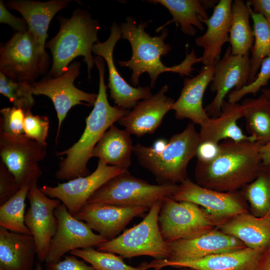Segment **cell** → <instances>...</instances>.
Masks as SVG:
<instances>
[{
    "label": "cell",
    "instance_id": "5b68a950",
    "mask_svg": "<svg viewBox=\"0 0 270 270\" xmlns=\"http://www.w3.org/2000/svg\"><path fill=\"white\" fill-rule=\"evenodd\" d=\"M194 124L190 122L184 130L173 135L160 152L140 144L134 146L133 153L140 164L160 184H176L188 178V164L196 156L200 142Z\"/></svg>",
    "mask_w": 270,
    "mask_h": 270
},
{
    "label": "cell",
    "instance_id": "681fc988",
    "mask_svg": "<svg viewBox=\"0 0 270 270\" xmlns=\"http://www.w3.org/2000/svg\"><path fill=\"white\" fill-rule=\"evenodd\" d=\"M35 270H42V266L40 263H37L36 264V268Z\"/></svg>",
    "mask_w": 270,
    "mask_h": 270
},
{
    "label": "cell",
    "instance_id": "bcb514c9",
    "mask_svg": "<svg viewBox=\"0 0 270 270\" xmlns=\"http://www.w3.org/2000/svg\"><path fill=\"white\" fill-rule=\"evenodd\" d=\"M260 153L263 166L270 165V141L262 146Z\"/></svg>",
    "mask_w": 270,
    "mask_h": 270
},
{
    "label": "cell",
    "instance_id": "6da1fadb",
    "mask_svg": "<svg viewBox=\"0 0 270 270\" xmlns=\"http://www.w3.org/2000/svg\"><path fill=\"white\" fill-rule=\"evenodd\" d=\"M252 140L228 139L220 144L218 156L212 161H197L194 177L198 184L213 190L237 191L254 181L263 168L260 149Z\"/></svg>",
    "mask_w": 270,
    "mask_h": 270
},
{
    "label": "cell",
    "instance_id": "7bdbcfd3",
    "mask_svg": "<svg viewBox=\"0 0 270 270\" xmlns=\"http://www.w3.org/2000/svg\"><path fill=\"white\" fill-rule=\"evenodd\" d=\"M220 150V143L210 141L200 142L196 156L197 161L203 162L212 161L218 156Z\"/></svg>",
    "mask_w": 270,
    "mask_h": 270
},
{
    "label": "cell",
    "instance_id": "9a60e30c",
    "mask_svg": "<svg viewBox=\"0 0 270 270\" xmlns=\"http://www.w3.org/2000/svg\"><path fill=\"white\" fill-rule=\"evenodd\" d=\"M27 198L30 207L26 213L25 224L35 240L38 260L45 262L57 228L54 210L61 202L44 194L38 187L37 182L30 184Z\"/></svg>",
    "mask_w": 270,
    "mask_h": 270
},
{
    "label": "cell",
    "instance_id": "30bf717a",
    "mask_svg": "<svg viewBox=\"0 0 270 270\" xmlns=\"http://www.w3.org/2000/svg\"><path fill=\"white\" fill-rule=\"evenodd\" d=\"M46 154V146L24 134L12 136L0 132L2 162L14 176L20 188L38 182L42 174L38 162Z\"/></svg>",
    "mask_w": 270,
    "mask_h": 270
},
{
    "label": "cell",
    "instance_id": "52a82bcc",
    "mask_svg": "<svg viewBox=\"0 0 270 270\" xmlns=\"http://www.w3.org/2000/svg\"><path fill=\"white\" fill-rule=\"evenodd\" d=\"M162 201L154 204L139 224L100 244L97 250L125 258L146 256L155 260L168 259L170 256L168 244L162 236L158 222Z\"/></svg>",
    "mask_w": 270,
    "mask_h": 270
},
{
    "label": "cell",
    "instance_id": "277c9868",
    "mask_svg": "<svg viewBox=\"0 0 270 270\" xmlns=\"http://www.w3.org/2000/svg\"><path fill=\"white\" fill-rule=\"evenodd\" d=\"M60 30L46 42V48L52 54V64L46 77L56 78L63 74L75 58L82 56L88 68V78L95 65L92 46L100 41L98 34L100 26L96 20L84 9L74 10L70 18L60 17Z\"/></svg>",
    "mask_w": 270,
    "mask_h": 270
},
{
    "label": "cell",
    "instance_id": "8fae6325",
    "mask_svg": "<svg viewBox=\"0 0 270 270\" xmlns=\"http://www.w3.org/2000/svg\"><path fill=\"white\" fill-rule=\"evenodd\" d=\"M80 62H72L66 70L56 78H48L32 84L34 95H44L52 101L57 114V142L62 122L69 110L78 104L94 105L98 94L82 90L74 84L80 74Z\"/></svg>",
    "mask_w": 270,
    "mask_h": 270
},
{
    "label": "cell",
    "instance_id": "ab89813d",
    "mask_svg": "<svg viewBox=\"0 0 270 270\" xmlns=\"http://www.w3.org/2000/svg\"><path fill=\"white\" fill-rule=\"evenodd\" d=\"M20 189L14 176L0 162V206L12 197Z\"/></svg>",
    "mask_w": 270,
    "mask_h": 270
},
{
    "label": "cell",
    "instance_id": "d6986e66",
    "mask_svg": "<svg viewBox=\"0 0 270 270\" xmlns=\"http://www.w3.org/2000/svg\"><path fill=\"white\" fill-rule=\"evenodd\" d=\"M150 210L144 206H126L108 204H86L76 214L93 230L112 240L135 217Z\"/></svg>",
    "mask_w": 270,
    "mask_h": 270
},
{
    "label": "cell",
    "instance_id": "ee69618b",
    "mask_svg": "<svg viewBox=\"0 0 270 270\" xmlns=\"http://www.w3.org/2000/svg\"><path fill=\"white\" fill-rule=\"evenodd\" d=\"M246 3L253 12L262 15L270 24V0H249Z\"/></svg>",
    "mask_w": 270,
    "mask_h": 270
},
{
    "label": "cell",
    "instance_id": "7dc6e473",
    "mask_svg": "<svg viewBox=\"0 0 270 270\" xmlns=\"http://www.w3.org/2000/svg\"><path fill=\"white\" fill-rule=\"evenodd\" d=\"M168 142L164 139H159L154 142L152 148L156 152H160L162 150L166 147Z\"/></svg>",
    "mask_w": 270,
    "mask_h": 270
},
{
    "label": "cell",
    "instance_id": "d4e9b609",
    "mask_svg": "<svg viewBox=\"0 0 270 270\" xmlns=\"http://www.w3.org/2000/svg\"><path fill=\"white\" fill-rule=\"evenodd\" d=\"M36 246L31 234L0 227V268L32 270Z\"/></svg>",
    "mask_w": 270,
    "mask_h": 270
},
{
    "label": "cell",
    "instance_id": "2e32d148",
    "mask_svg": "<svg viewBox=\"0 0 270 270\" xmlns=\"http://www.w3.org/2000/svg\"><path fill=\"white\" fill-rule=\"evenodd\" d=\"M250 68L249 52L234 55L230 46H228L222 58L215 64L210 90L212 92H216V95L204 108L209 116L217 118L220 115L224 98L232 88L238 90L248 84Z\"/></svg>",
    "mask_w": 270,
    "mask_h": 270
},
{
    "label": "cell",
    "instance_id": "ba28073f",
    "mask_svg": "<svg viewBox=\"0 0 270 270\" xmlns=\"http://www.w3.org/2000/svg\"><path fill=\"white\" fill-rule=\"evenodd\" d=\"M48 55L28 30L14 32L0 48V72L15 80L30 84L48 66Z\"/></svg>",
    "mask_w": 270,
    "mask_h": 270
},
{
    "label": "cell",
    "instance_id": "ffe728a7",
    "mask_svg": "<svg viewBox=\"0 0 270 270\" xmlns=\"http://www.w3.org/2000/svg\"><path fill=\"white\" fill-rule=\"evenodd\" d=\"M168 90V86L164 85L156 94L138 102L118 120L119 124L138 137L154 133L175 102L166 94Z\"/></svg>",
    "mask_w": 270,
    "mask_h": 270
},
{
    "label": "cell",
    "instance_id": "3957f363",
    "mask_svg": "<svg viewBox=\"0 0 270 270\" xmlns=\"http://www.w3.org/2000/svg\"><path fill=\"white\" fill-rule=\"evenodd\" d=\"M94 63L99 74L97 98L86 119V127L80 139L67 150L56 154L57 156H66L56 172L58 180H70L89 174L87 165L95 146L105 132L130 111L110 104L104 80V59L95 56Z\"/></svg>",
    "mask_w": 270,
    "mask_h": 270
},
{
    "label": "cell",
    "instance_id": "f6af8a7d",
    "mask_svg": "<svg viewBox=\"0 0 270 270\" xmlns=\"http://www.w3.org/2000/svg\"><path fill=\"white\" fill-rule=\"evenodd\" d=\"M257 270H270V242L262 253Z\"/></svg>",
    "mask_w": 270,
    "mask_h": 270
},
{
    "label": "cell",
    "instance_id": "e575fe53",
    "mask_svg": "<svg viewBox=\"0 0 270 270\" xmlns=\"http://www.w3.org/2000/svg\"><path fill=\"white\" fill-rule=\"evenodd\" d=\"M0 93L7 98L15 107L24 112L31 111L35 100L32 84L10 78L0 72Z\"/></svg>",
    "mask_w": 270,
    "mask_h": 270
},
{
    "label": "cell",
    "instance_id": "f907efd6",
    "mask_svg": "<svg viewBox=\"0 0 270 270\" xmlns=\"http://www.w3.org/2000/svg\"><path fill=\"white\" fill-rule=\"evenodd\" d=\"M264 170H266L268 171V172H270V165H268V166H264ZM269 178V177H268ZM270 179V178H269Z\"/></svg>",
    "mask_w": 270,
    "mask_h": 270
},
{
    "label": "cell",
    "instance_id": "cb8c5ba5",
    "mask_svg": "<svg viewBox=\"0 0 270 270\" xmlns=\"http://www.w3.org/2000/svg\"><path fill=\"white\" fill-rule=\"evenodd\" d=\"M72 1L12 0L8 1L6 6L22 16L28 24V30L35 38L41 49L46 52L48 31L52 20L57 12L66 8Z\"/></svg>",
    "mask_w": 270,
    "mask_h": 270
},
{
    "label": "cell",
    "instance_id": "f5cc1de1",
    "mask_svg": "<svg viewBox=\"0 0 270 270\" xmlns=\"http://www.w3.org/2000/svg\"><path fill=\"white\" fill-rule=\"evenodd\" d=\"M152 270H161V268H154Z\"/></svg>",
    "mask_w": 270,
    "mask_h": 270
},
{
    "label": "cell",
    "instance_id": "e0dca14e",
    "mask_svg": "<svg viewBox=\"0 0 270 270\" xmlns=\"http://www.w3.org/2000/svg\"><path fill=\"white\" fill-rule=\"evenodd\" d=\"M110 29L108 38L104 42L95 44L92 52L102 57L107 64L110 98L116 106L128 110L133 108L139 100L150 96L152 94V88L150 86H132L120 75L114 62L113 52L116 44L122 38L121 29L115 22Z\"/></svg>",
    "mask_w": 270,
    "mask_h": 270
},
{
    "label": "cell",
    "instance_id": "9c48e42d",
    "mask_svg": "<svg viewBox=\"0 0 270 270\" xmlns=\"http://www.w3.org/2000/svg\"><path fill=\"white\" fill-rule=\"evenodd\" d=\"M158 222L162 236L167 243L204 234L222 224L198 205L176 201L171 197L162 202Z\"/></svg>",
    "mask_w": 270,
    "mask_h": 270
},
{
    "label": "cell",
    "instance_id": "603a6c76",
    "mask_svg": "<svg viewBox=\"0 0 270 270\" xmlns=\"http://www.w3.org/2000/svg\"><path fill=\"white\" fill-rule=\"evenodd\" d=\"M232 3L231 0H220L214 6L210 17L208 19L200 18L207 30L195 39V44L204 48L200 56L204 66L211 65L220 59L223 45L228 42Z\"/></svg>",
    "mask_w": 270,
    "mask_h": 270
},
{
    "label": "cell",
    "instance_id": "7a4b0ae2",
    "mask_svg": "<svg viewBox=\"0 0 270 270\" xmlns=\"http://www.w3.org/2000/svg\"><path fill=\"white\" fill-rule=\"evenodd\" d=\"M148 26L146 22L138 24L131 16L126 18V22L120 26L122 38L127 40L130 44L132 56L128 60H120L118 64L121 67H128L132 70L130 82L137 86L140 76L147 72L150 78L151 88H154L158 76L164 72H173L180 76H190L195 69L193 65L202 62L192 49L186 52L184 59L178 64L166 66L160 60L162 56L168 54L172 46L164 42L168 34L166 28L162 30L160 36H150L145 31Z\"/></svg>",
    "mask_w": 270,
    "mask_h": 270
},
{
    "label": "cell",
    "instance_id": "4316f807",
    "mask_svg": "<svg viewBox=\"0 0 270 270\" xmlns=\"http://www.w3.org/2000/svg\"><path fill=\"white\" fill-rule=\"evenodd\" d=\"M242 117V104L224 100L220 115L217 118H210L200 126L198 132L200 142L210 141L219 144L220 140L228 139L238 142L253 141L250 136L243 133L237 124V121Z\"/></svg>",
    "mask_w": 270,
    "mask_h": 270
},
{
    "label": "cell",
    "instance_id": "4dcf8cb0",
    "mask_svg": "<svg viewBox=\"0 0 270 270\" xmlns=\"http://www.w3.org/2000/svg\"><path fill=\"white\" fill-rule=\"evenodd\" d=\"M247 131L252 140L264 144L270 141V104L262 94L242 103Z\"/></svg>",
    "mask_w": 270,
    "mask_h": 270
},
{
    "label": "cell",
    "instance_id": "1f68e13d",
    "mask_svg": "<svg viewBox=\"0 0 270 270\" xmlns=\"http://www.w3.org/2000/svg\"><path fill=\"white\" fill-rule=\"evenodd\" d=\"M250 10L254 42L250 50V68L248 84L256 78L262 60L270 57V24L262 15L253 12L250 7Z\"/></svg>",
    "mask_w": 270,
    "mask_h": 270
},
{
    "label": "cell",
    "instance_id": "c3c4849f",
    "mask_svg": "<svg viewBox=\"0 0 270 270\" xmlns=\"http://www.w3.org/2000/svg\"><path fill=\"white\" fill-rule=\"evenodd\" d=\"M262 94L264 96L267 102L270 104V89L262 88Z\"/></svg>",
    "mask_w": 270,
    "mask_h": 270
},
{
    "label": "cell",
    "instance_id": "7c38bea8",
    "mask_svg": "<svg viewBox=\"0 0 270 270\" xmlns=\"http://www.w3.org/2000/svg\"><path fill=\"white\" fill-rule=\"evenodd\" d=\"M54 215L57 228L50 244L46 263L56 262L74 250L97 247L108 240L94 233L85 222L71 214L62 203L56 208Z\"/></svg>",
    "mask_w": 270,
    "mask_h": 270
},
{
    "label": "cell",
    "instance_id": "5bb4252c",
    "mask_svg": "<svg viewBox=\"0 0 270 270\" xmlns=\"http://www.w3.org/2000/svg\"><path fill=\"white\" fill-rule=\"evenodd\" d=\"M178 202L200 206L222 223L246 212L241 196L237 192H219L203 187L186 178L179 184L171 197Z\"/></svg>",
    "mask_w": 270,
    "mask_h": 270
},
{
    "label": "cell",
    "instance_id": "ac0fdd59",
    "mask_svg": "<svg viewBox=\"0 0 270 270\" xmlns=\"http://www.w3.org/2000/svg\"><path fill=\"white\" fill-rule=\"evenodd\" d=\"M168 244L170 256L166 260L172 262L196 260L247 247L236 237L216 229L193 238L178 240Z\"/></svg>",
    "mask_w": 270,
    "mask_h": 270
},
{
    "label": "cell",
    "instance_id": "8d00e7d4",
    "mask_svg": "<svg viewBox=\"0 0 270 270\" xmlns=\"http://www.w3.org/2000/svg\"><path fill=\"white\" fill-rule=\"evenodd\" d=\"M49 128L50 121L46 116L34 115L31 111L25 112L24 129V135L28 138L46 147Z\"/></svg>",
    "mask_w": 270,
    "mask_h": 270
},
{
    "label": "cell",
    "instance_id": "44dd1931",
    "mask_svg": "<svg viewBox=\"0 0 270 270\" xmlns=\"http://www.w3.org/2000/svg\"><path fill=\"white\" fill-rule=\"evenodd\" d=\"M264 250L246 247L236 251L214 254L186 262H172L166 259L154 260L148 263V268L162 269L171 266L194 270H257Z\"/></svg>",
    "mask_w": 270,
    "mask_h": 270
},
{
    "label": "cell",
    "instance_id": "74e56055",
    "mask_svg": "<svg viewBox=\"0 0 270 270\" xmlns=\"http://www.w3.org/2000/svg\"><path fill=\"white\" fill-rule=\"evenodd\" d=\"M260 72L254 81L238 90H233L228 95V102L237 103L248 94L255 95L262 88L268 85L270 80V57L266 58L262 62Z\"/></svg>",
    "mask_w": 270,
    "mask_h": 270
},
{
    "label": "cell",
    "instance_id": "f546056e",
    "mask_svg": "<svg viewBox=\"0 0 270 270\" xmlns=\"http://www.w3.org/2000/svg\"><path fill=\"white\" fill-rule=\"evenodd\" d=\"M232 22L228 42L234 55L249 52L254 42L253 30L250 22V6L243 0H236L231 8Z\"/></svg>",
    "mask_w": 270,
    "mask_h": 270
},
{
    "label": "cell",
    "instance_id": "83f0119b",
    "mask_svg": "<svg viewBox=\"0 0 270 270\" xmlns=\"http://www.w3.org/2000/svg\"><path fill=\"white\" fill-rule=\"evenodd\" d=\"M131 134L112 124L103 134L94 148L92 158L104 164L128 170L132 164L134 145Z\"/></svg>",
    "mask_w": 270,
    "mask_h": 270
},
{
    "label": "cell",
    "instance_id": "b9f144b4",
    "mask_svg": "<svg viewBox=\"0 0 270 270\" xmlns=\"http://www.w3.org/2000/svg\"><path fill=\"white\" fill-rule=\"evenodd\" d=\"M0 23L8 25L14 32H23L28 30L25 20L10 13L7 10L4 1L2 0L0 1Z\"/></svg>",
    "mask_w": 270,
    "mask_h": 270
},
{
    "label": "cell",
    "instance_id": "f35d334b",
    "mask_svg": "<svg viewBox=\"0 0 270 270\" xmlns=\"http://www.w3.org/2000/svg\"><path fill=\"white\" fill-rule=\"evenodd\" d=\"M0 132L12 136L24 134V124L25 112L13 106L0 110Z\"/></svg>",
    "mask_w": 270,
    "mask_h": 270
},
{
    "label": "cell",
    "instance_id": "f1b7e54d",
    "mask_svg": "<svg viewBox=\"0 0 270 270\" xmlns=\"http://www.w3.org/2000/svg\"><path fill=\"white\" fill-rule=\"evenodd\" d=\"M148 2L160 4L166 7L172 16V19L160 26L156 30L159 32L165 26L172 22H176L180 26L182 32L185 34L194 36L198 28L201 32L204 28L200 20L208 19L209 16L206 8H208L213 1L198 0H153Z\"/></svg>",
    "mask_w": 270,
    "mask_h": 270
},
{
    "label": "cell",
    "instance_id": "8992f818",
    "mask_svg": "<svg viewBox=\"0 0 270 270\" xmlns=\"http://www.w3.org/2000/svg\"><path fill=\"white\" fill-rule=\"evenodd\" d=\"M177 186L173 184H152L126 170L102 185L86 204L144 206L150 208L156 202L172 197Z\"/></svg>",
    "mask_w": 270,
    "mask_h": 270
},
{
    "label": "cell",
    "instance_id": "d6a6232c",
    "mask_svg": "<svg viewBox=\"0 0 270 270\" xmlns=\"http://www.w3.org/2000/svg\"><path fill=\"white\" fill-rule=\"evenodd\" d=\"M30 186L20 188L0 206V227L10 232L31 234L25 224L26 199Z\"/></svg>",
    "mask_w": 270,
    "mask_h": 270
},
{
    "label": "cell",
    "instance_id": "60d3db41",
    "mask_svg": "<svg viewBox=\"0 0 270 270\" xmlns=\"http://www.w3.org/2000/svg\"><path fill=\"white\" fill-rule=\"evenodd\" d=\"M46 270H94L84 260H78L76 256H64V259L56 262L46 263Z\"/></svg>",
    "mask_w": 270,
    "mask_h": 270
},
{
    "label": "cell",
    "instance_id": "836d02e7",
    "mask_svg": "<svg viewBox=\"0 0 270 270\" xmlns=\"http://www.w3.org/2000/svg\"><path fill=\"white\" fill-rule=\"evenodd\" d=\"M89 263L94 270H147V264L134 267L127 264L121 256L102 252L93 247L76 249L69 252Z\"/></svg>",
    "mask_w": 270,
    "mask_h": 270
},
{
    "label": "cell",
    "instance_id": "7402d4cb",
    "mask_svg": "<svg viewBox=\"0 0 270 270\" xmlns=\"http://www.w3.org/2000/svg\"><path fill=\"white\" fill-rule=\"evenodd\" d=\"M216 62L204 66L196 76L184 80L180 95L172 108L177 119L188 118L200 126L209 120L202 106V99L206 88L213 80Z\"/></svg>",
    "mask_w": 270,
    "mask_h": 270
},
{
    "label": "cell",
    "instance_id": "484cf974",
    "mask_svg": "<svg viewBox=\"0 0 270 270\" xmlns=\"http://www.w3.org/2000/svg\"><path fill=\"white\" fill-rule=\"evenodd\" d=\"M218 226L220 230L236 237L248 248L264 249L270 242V208L260 217L247 212L239 214Z\"/></svg>",
    "mask_w": 270,
    "mask_h": 270
},
{
    "label": "cell",
    "instance_id": "4fadbf2b",
    "mask_svg": "<svg viewBox=\"0 0 270 270\" xmlns=\"http://www.w3.org/2000/svg\"><path fill=\"white\" fill-rule=\"evenodd\" d=\"M124 171L98 160L96 169L90 174L58 184L55 186L44 185L40 188L48 196L60 200L70 213L74 216L102 185Z\"/></svg>",
    "mask_w": 270,
    "mask_h": 270
},
{
    "label": "cell",
    "instance_id": "816d5d0a",
    "mask_svg": "<svg viewBox=\"0 0 270 270\" xmlns=\"http://www.w3.org/2000/svg\"><path fill=\"white\" fill-rule=\"evenodd\" d=\"M180 268L181 269L180 270H194L188 268Z\"/></svg>",
    "mask_w": 270,
    "mask_h": 270
},
{
    "label": "cell",
    "instance_id": "db71d44e",
    "mask_svg": "<svg viewBox=\"0 0 270 270\" xmlns=\"http://www.w3.org/2000/svg\"><path fill=\"white\" fill-rule=\"evenodd\" d=\"M0 270H2V268H0Z\"/></svg>",
    "mask_w": 270,
    "mask_h": 270
},
{
    "label": "cell",
    "instance_id": "d590c367",
    "mask_svg": "<svg viewBox=\"0 0 270 270\" xmlns=\"http://www.w3.org/2000/svg\"><path fill=\"white\" fill-rule=\"evenodd\" d=\"M244 188L252 206L256 212L264 214L270 208V179L263 168L254 181Z\"/></svg>",
    "mask_w": 270,
    "mask_h": 270
}]
</instances>
